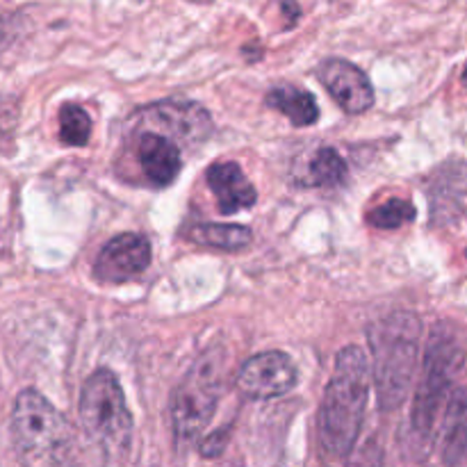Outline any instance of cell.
<instances>
[{
  "label": "cell",
  "instance_id": "obj_1",
  "mask_svg": "<svg viewBox=\"0 0 467 467\" xmlns=\"http://www.w3.org/2000/svg\"><path fill=\"white\" fill-rule=\"evenodd\" d=\"M372 368L360 347H345L333 365L319 410V442L331 459L351 454L363 427Z\"/></svg>",
  "mask_w": 467,
  "mask_h": 467
},
{
  "label": "cell",
  "instance_id": "obj_2",
  "mask_svg": "<svg viewBox=\"0 0 467 467\" xmlns=\"http://www.w3.org/2000/svg\"><path fill=\"white\" fill-rule=\"evenodd\" d=\"M422 324L415 313L400 310L369 328V345L374 351V381L379 406L395 410L409 395L418 369Z\"/></svg>",
  "mask_w": 467,
  "mask_h": 467
},
{
  "label": "cell",
  "instance_id": "obj_3",
  "mask_svg": "<svg viewBox=\"0 0 467 467\" xmlns=\"http://www.w3.org/2000/svg\"><path fill=\"white\" fill-rule=\"evenodd\" d=\"M226 381V356L210 347L192 365L171 397V424L178 447H190L203 436Z\"/></svg>",
  "mask_w": 467,
  "mask_h": 467
},
{
  "label": "cell",
  "instance_id": "obj_4",
  "mask_svg": "<svg viewBox=\"0 0 467 467\" xmlns=\"http://www.w3.org/2000/svg\"><path fill=\"white\" fill-rule=\"evenodd\" d=\"M80 422L85 433L109 461H123L132 442V415L121 383L112 372L99 369L80 392Z\"/></svg>",
  "mask_w": 467,
  "mask_h": 467
},
{
  "label": "cell",
  "instance_id": "obj_5",
  "mask_svg": "<svg viewBox=\"0 0 467 467\" xmlns=\"http://www.w3.org/2000/svg\"><path fill=\"white\" fill-rule=\"evenodd\" d=\"M463 363L465 351L454 331L447 324L433 328L427 354H424L413 415H410V427L418 438H424V441L431 438L438 415L454 390V381L463 369Z\"/></svg>",
  "mask_w": 467,
  "mask_h": 467
},
{
  "label": "cell",
  "instance_id": "obj_6",
  "mask_svg": "<svg viewBox=\"0 0 467 467\" xmlns=\"http://www.w3.org/2000/svg\"><path fill=\"white\" fill-rule=\"evenodd\" d=\"M12 442L23 463H62L71 447V429L44 395L23 390L14 401Z\"/></svg>",
  "mask_w": 467,
  "mask_h": 467
},
{
  "label": "cell",
  "instance_id": "obj_7",
  "mask_svg": "<svg viewBox=\"0 0 467 467\" xmlns=\"http://www.w3.org/2000/svg\"><path fill=\"white\" fill-rule=\"evenodd\" d=\"M141 128L162 132L173 141L196 146L203 144L210 137L213 119L201 105L192 103V100H164V103H155L144 109Z\"/></svg>",
  "mask_w": 467,
  "mask_h": 467
},
{
  "label": "cell",
  "instance_id": "obj_8",
  "mask_svg": "<svg viewBox=\"0 0 467 467\" xmlns=\"http://www.w3.org/2000/svg\"><path fill=\"white\" fill-rule=\"evenodd\" d=\"M296 365L283 351H263L246 360L237 372V390L249 400H274L296 386Z\"/></svg>",
  "mask_w": 467,
  "mask_h": 467
},
{
  "label": "cell",
  "instance_id": "obj_9",
  "mask_svg": "<svg viewBox=\"0 0 467 467\" xmlns=\"http://www.w3.org/2000/svg\"><path fill=\"white\" fill-rule=\"evenodd\" d=\"M150 265V244L140 233H123L103 246L94 274L103 283H126L144 274Z\"/></svg>",
  "mask_w": 467,
  "mask_h": 467
},
{
  "label": "cell",
  "instance_id": "obj_10",
  "mask_svg": "<svg viewBox=\"0 0 467 467\" xmlns=\"http://www.w3.org/2000/svg\"><path fill=\"white\" fill-rule=\"evenodd\" d=\"M317 78L347 114H363L374 105V87L368 73L347 59L331 57L322 62Z\"/></svg>",
  "mask_w": 467,
  "mask_h": 467
},
{
  "label": "cell",
  "instance_id": "obj_11",
  "mask_svg": "<svg viewBox=\"0 0 467 467\" xmlns=\"http://www.w3.org/2000/svg\"><path fill=\"white\" fill-rule=\"evenodd\" d=\"M137 162L153 187H167L182 169L181 146L158 130H141L137 140Z\"/></svg>",
  "mask_w": 467,
  "mask_h": 467
},
{
  "label": "cell",
  "instance_id": "obj_12",
  "mask_svg": "<svg viewBox=\"0 0 467 467\" xmlns=\"http://www.w3.org/2000/svg\"><path fill=\"white\" fill-rule=\"evenodd\" d=\"M208 187L213 190L217 199L219 213L235 214L240 210L254 208L258 201L254 182L244 176L242 167L237 162H217L205 173Z\"/></svg>",
  "mask_w": 467,
  "mask_h": 467
},
{
  "label": "cell",
  "instance_id": "obj_13",
  "mask_svg": "<svg viewBox=\"0 0 467 467\" xmlns=\"http://www.w3.org/2000/svg\"><path fill=\"white\" fill-rule=\"evenodd\" d=\"M267 105L285 114L295 126H313L319 119V108L315 96L295 85L274 87L267 94Z\"/></svg>",
  "mask_w": 467,
  "mask_h": 467
},
{
  "label": "cell",
  "instance_id": "obj_14",
  "mask_svg": "<svg viewBox=\"0 0 467 467\" xmlns=\"http://www.w3.org/2000/svg\"><path fill=\"white\" fill-rule=\"evenodd\" d=\"M445 463H467V386L454 392L445 415Z\"/></svg>",
  "mask_w": 467,
  "mask_h": 467
},
{
  "label": "cell",
  "instance_id": "obj_15",
  "mask_svg": "<svg viewBox=\"0 0 467 467\" xmlns=\"http://www.w3.org/2000/svg\"><path fill=\"white\" fill-rule=\"evenodd\" d=\"M187 240L210 249L240 251L254 242V233L240 223H196L187 231Z\"/></svg>",
  "mask_w": 467,
  "mask_h": 467
},
{
  "label": "cell",
  "instance_id": "obj_16",
  "mask_svg": "<svg viewBox=\"0 0 467 467\" xmlns=\"http://www.w3.org/2000/svg\"><path fill=\"white\" fill-rule=\"evenodd\" d=\"M347 178V164L336 149H322L310 162L308 185L313 187H340Z\"/></svg>",
  "mask_w": 467,
  "mask_h": 467
},
{
  "label": "cell",
  "instance_id": "obj_17",
  "mask_svg": "<svg viewBox=\"0 0 467 467\" xmlns=\"http://www.w3.org/2000/svg\"><path fill=\"white\" fill-rule=\"evenodd\" d=\"M91 135V119L85 108L67 103L59 109V140L68 146H85Z\"/></svg>",
  "mask_w": 467,
  "mask_h": 467
},
{
  "label": "cell",
  "instance_id": "obj_18",
  "mask_svg": "<svg viewBox=\"0 0 467 467\" xmlns=\"http://www.w3.org/2000/svg\"><path fill=\"white\" fill-rule=\"evenodd\" d=\"M415 214L418 213H415L413 203L404 199H390L368 214V223L379 231H397V228L413 222Z\"/></svg>",
  "mask_w": 467,
  "mask_h": 467
},
{
  "label": "cell",
  "instance_id": "obj_19",
  "mask_svg": "<svg viewBox=\"0 0 467 467\" xmlns=\"http://www.w3.org/2000/svg\"><path fill=\"white\" fill-rule=\"evenodd\" d=\"M226 442H228L226 429H223V431L213 433V436H205L203 442H201V454H203L205 459H214L217 454H222Z\"/></svg>",
  "mask_w": 467,
  "mask_h": 467
},
{
  "label": "cell",
  "instance_id": "obj_20",
  "mask_svg": "<svg viewBox=\"0 0 467 467\" xmlns=\"http://www.w3.org/2000/svg\"><path fill=\"white\" fill-rule=\"evenodd\" d=\"M283 14H285L287 18H290V14L295 18H299V14H301V9H299V5L295 3V0H283ZM290 26H292V21H290Z\"/></svg>",
  "mask_w": 467,
  "mask_h": 467
},
{
  "label": "cell",
  "instance_id": "obj_21",
  "mask_svg": "<svg viewBox=\"0 0 467 467\" xmlns=\"http://www.w3.org/2000/svg\"><path fill=\"white\" fill-rule=\"evenodd\" d=\"M7 32H9L7 16H5V14H0V44H5V39H7Z\"/></svg>",
  "mask_w": 467,
  "mask_h": 467
},
{
  "label": "cell",
  "instance_id": "obj_22",
  "mask_svg": "<svg viewBox=\"0 0 467 467\" xmlns=\"http://www.w3.org/2000/svg\"><path fill=\"white\" fill-rule=\"evenodd\" d=\"M463 85L467 87V67H465V71H463Z\"/></svg>",
  "mask_w": 467,
  "mask_h": 467
}]
</instances>
